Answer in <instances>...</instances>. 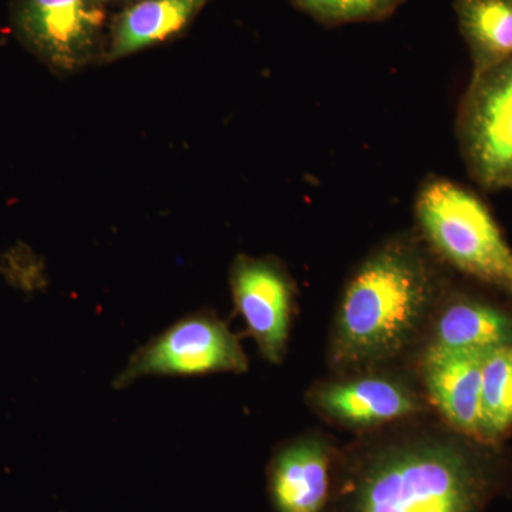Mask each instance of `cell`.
<instances>
[{
  "mask_svg": "<svg viewBox=\"0 0 512 512\" xmlns=\"http://www.w3.org/2000/svg\"><path fill=\"white\" fill-rule=\"evenodd\" d=\"M306 15L326 26L377 22L389 18L404 0H292Z\"/></svg>",
  "mask_w": 512,
  "mask_h": 512,
  "instance_id": "9a60e30c",
  "label": "cell"
},
{
  "mask_svg": "<svg viewBox=\"0 0 512 512\" xmlns=\"http://www.w3.org/2000/svg\"><path fill=\"white\" fill-rule=\"evenodd\" d=\"M414 210L424 237L448 264L512 296V248L476 192L431 177L421 185Z\"/></svg>",
  "mask_w": 512,
  "mask_h": 512,
  "instance_id": "3957f363",
  "label": "cell"
},
{
  "mask_svg": "<svg viewBox=\"0 0 512 512\" xmlns=\"http://www.w3.org/2000/svg\"><path fill=\"white\" fill-rule=\"evenodd\" d=\"M247 369V356L237 336L214 313L198 311L178 319L137 349L113 387L127 389L141 377L244 373Z\"/></svg>",
  "mask_w": 512,
  "mask_h": 512,
  "instance_id": "277c9868",
  "label": "cell"
},
{
  "mask_svg": "<svg viewBox=\"0 0 512 512\" xmlns=\"http://www.w3.org/2000/svg\"><path fill=\"white\" fill-rule=\"evenodd\" d=\"M235 308L247 323L261 355L279 363L291 322L292 282L275 262L238 256L231 269Z\"/></svg>",
  "mask_w": 512,
  "mask_h": 512,
  "instance_id": "8992f818",
  "label": "cell"
},
{
  "mask_svg": "<svg viewBox=\"0 0 512 512\" xmlns=\"http://www.w3.org/2000/svg\"><path fill=\"white\" fill-rule=\"evenodd\" d=\"M320 409L350 424H377L416 412L412 394L390 380L359 379L326 386L316 396Z\"/></svg>",
  "mask_w": 512,
  "mask_h": 512,
  "instance_id": "30bf717a",
  "label": "cell"
},
{
  "mask_svg": "<svg viewBox=\"0 0 512 512\" xmlns=\"http://www.w3.org/2000/svg\"><path fill=\"white\" fill-rule=\"evenodd\" d=\"M468 174L488 191L512 190V57L471 77L457 114Z\"/></svg>",
  "mask_w": 512,
  "mask_h": 512,
  "instance_id": "5b68a950",
  "label": "cell"
},
{
  "mask_svg": "<svg viewBox=\"0 0 512 512\" xmlns=\"http://www.w3.org/2000/svg\"><path fill=\"white\" fill-rule=\"evenodd\" d=\"M332 487V457L316 439L286 444L269 467V493L276 512H325Z\"/></svg>",
  "mask_w": 512,
  "mask_h": 512,
  "instance_id": "ba28073f",
  "label": "cell"
},
{
  "mask_svg": "<svg viewBox=\"0 0 512 512\" xmlns=\"http://www.w3.org/2000/svg\"><path fill=\"white\" fill-rule=\"evenodd\" d=\"M433 345L444 349L512 345V316L487 303L461 299L441 313Z\"/></svg>",
  "mask_w": 512,
  "mask_h": 512,
  "instance_id": "4fadbf2b",
  "label": "cell"
},
{
  "mask_svg": "<svg viewBox=\"0 0 512 512\" xmlns=\"http://www.w3.org/2000/svg\"><path fill=\"white\" fill-rule=\"evenodd\" d=\"M433 279L416 249L393 242L360 266L343 296L338 355L375 360L396 355L429 308Z\"/></svg>",
  "mask_w": 512,
  "mask_h": 512,
  "instance_id": "7a4b0ae2",
  "label": "cell"
},
{
  "mask_svg": "<svg viewBox=\"0 0 512 512\" xmlns=\"http://www.w3.org/2000/svg\"><path fill=\"white\" fill-rule=\"evenodd\" d=\"M210 0H141L114 25L110 60L126 57L177 35Z\"/></svg>",
  "mask_w": 512,
  "mask_h": 512,
  "instance_id": "8fae6325",
  "label": "cell"
},
{
  "mask_svg": "<svg viewBox=\"0 0 512 512\" xmlns=\"http://www.w3.org/2000/svg\"><path fill=\"white\" fill-rule=\"evenodd\" d=\"M480 399V440L500 441L512 427V345L485 350Z\"/></svg>",
  "mask_w": 512,
  "mask_h": 512,
  "instance_id": "5bb4252c",
  "label": "cell"
},
{
  "mask_svg": "<svg viewBox=\"0 0 512 512\" xmlns=\"http://www.w3.org/2000/svg\"><path fill=\"white\" fill-rule=\"evenodd\" d=\"M345 481L343 512H484L504 488L490 457L440 440L376 451Z\"/></svg>",
  "mask_w": 512,
  "mask_h": 512,
  "instance_id": "6da1fadb",
  "label": "cell"
},
{
  "mask_svg": "<svg viewBox=\"0 0 512 512\" xmlns=\"http://www.w3.org/2000/svg\"><path fill=\"white\" fill-rule=\"evenodd\" d=\"M100 0H23L20 25L29 42L56 66L89 60L103 28Z\"/></svg>",
  "mask_w": 512,
  "mask_h": 512,
  "instance_id": "52a82bcc",
  "label": "cell"
},
{
  "mask_svg": "<svg viewBox=\"0 0 512 512\" xmlns=\"http://www.w3.org/2000/svg\"><path fill=\"white\" fill-rule=\"evenodd\" d=\"M458 29L480 76L512 57V0H454Z\"/></svg>",
  "mask_w": 512,
  "mask_h": 512,
  "instance_id": "7c38bea8",
  "label": "cell"
},
{
  "mask_svg": "<svg viewBox=\"0 0 512 512\" xmlns=\"http://www.w3.org/2000/svg\"><path fill=\"white\" fill-rule=\"evenodd\" d=\"M487 349L431 346L424 360L427 389L456 429L480 440L481 367Z\"/></svg>",
  "mask_w": 512,
  "mask_h": 512,
  "instance_id": "9c48e42d",
  "label": "cell"
}]
</instances>
